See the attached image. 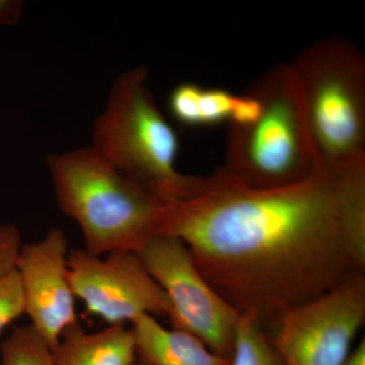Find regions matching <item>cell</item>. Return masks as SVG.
<instances>
[{"label":"cell","instance_id":"obj_1","mask_svg":"<svg viewBox=\"0 0 365 365\" xmlns=\"http://www.w3.org/2000/svg\"><path fill=\"white\" fill-rule=\"evenodd\" d=\"M163 234L240 313L274 319L365 270V163L319 168L257 189L220 168L187 200L169 201Z\"/></svg>","mask_w":365,"mask_h":365},{"label":"cell","instance_id":"obj_2","mask_svg":"<svg viewBox=\"0 0 365 365\" xmlns=\"http://www.w3.org/2000/svg\"><path fill=\"white\" fill-rule=\"evenodd\" d=\"M58 207L93 256L134 252L163 234L169 201L125 176L91 146L46 158Z\"/></svg>","mask_w":365,"mask_h":365},{"label":"cell","instance_id":"obj_3","mask_svg":"<svg viewBox=\"0 0 365 365\" xmlns=\"http://www.w3.org/2000/svg\"><path fill=\"white\" fill-rule=\"evenodd\" d=\"M90 146L125 176L168 201L192 198L205 182V177L177 170L179 138L158 109L144 66L117 78L93 124Z\"/></svg>","mask_w":365,"mask_h":365},{"label":"cell","instance_id":"obj_4","mask_svg":"<svg viewBox=\"0 0 365 365\" xmlns=\"http://www.w3.org/2000/svg\"><path fill=\"white\" fill-rule=\"evenodd\" d=\"M297 78L319 168L365 163V58L350 41L330 37L289 63Z\"/></svg>","mask_w":365,"mask_h":365},{"label":"cell","instance_id":"obj_5","mask_svg":"<svg viewBox=\"0 0 365 365\" xmlns=\"http://www.w3.org/2000/svg\"><path fill=\"white\" fill-rule=\"evenodd\" d=\"M262 103L253 124L230 126L222 167L251 188L288 186L319 169L299 86L290 64L269 69L250 86Z\"/></svg>","mask_w":365,"mask_h":365},{"label":"cell","instance_id":"obj_6","mask_svg":"<svg viewBox=\"0 0 365 365\" xmlns=\"http://www.w3.org/2000/svg\"><path fill=\"white\" fill-rule=\"evenodd\" d=\"M136 254L169 297L172 328L195 336L215 354L232 356L241 313L206 280L186 245L174 235L160 234Z\"/></svg>","mask_w":365,"mask_h":365},{"label":"cell","instance_id":"obj_7","mask_svg":"<svg viewBox=\"0 0 365 365\" xmlns=\"http://www.w3.org/2000/svg\"><path fill=\"white\" fill-rule=\"evenodd\" d=\"M272 340L287 365H342L365 322V275L352 273L321 297L275 319Z\"/></svg>","mask_w":365,"mask_h":365},{"label":"cell","instance_id":"obj_8","mask_svg":"<svg viewBox=\"0 0 365 365\" xmlns=\"http://www.w3.org/2000/svg\"><path fill=\"white\" fill-rule=\"evenodd\" d=\"M67 267L74 297L85 302L86 313L109 325L133 324L144 314L170 317L169 297L134 252H112L102 259L72 250Z\"/></svg>","mask_w":365,"mask_h":365},{"label":"cell","instance_id":"obj_9","mask_svg":"<svg viewBox=\"0 0 365 365\" xmlns=\"http://www.w3.org/2000/svg\"><path fill=\"white\" fill-rule=\"evenodd\" d=\"M68 255L66 232L54 227L39 241L23 245L16 264L24 314L51 350L64 331L78 322L67 274Z\"/></svg>","mask_w":365,"mask_h":365},{"label":"cell","instance_id":"obj_10","mask_svg":"<svg viewBox=\"0 0 365 365\" xmlns=\"http://www.w3.org/2000/svg\"><path fill=\"white\" fill-rule=\"evenodd\" d=\"M51 351L56 365H134L137 361L135 338L125 325L88 333L76 322Z\"/></svg>","mask_w":365,"mask_h":365},{"label":"cell","instance_id":"obj_11","mask_svg":"<svg viewBox=\"0 0 365 365\" xmlns=\"http://www.w3.org/2000/svg\"><path fill=\"white\" fill-rule=\"evenodd\" d=\"M137 356L150 365H230V357L215 354L195 336L167 329L144 314L132 324Z\"/></svg>","mask_w":365,"mask_h":365},{"label":"cell","instance_id":"obj_12","mask_svg":"<svg viewBox=\"0 0 365 365\" xmlns=\"http://www.w3.org/2000/svg\"><path fill=\"white\" fill-rule=\"evenodd\" d=\"M230 365H287L257 314L241 313Z\"/></svg>","mask_w":365,"mask_h":365},{"label":"cell","instance_id":"obj_13","mask_svg":"<svg viewBox=\"0 0 365 365\" xmlns=\"http://www.w3.org/2000/svg\"><path fill=\"white\" fill-rule=\"evenodd\" d=\"M0 365H56L49 346L31 325L14 327L0 347Z\"/></svg>","mask_w":365,"mask_h":365},{"label":"cell","instance_id":"obj_14","mask_svg":"<svg viewBox=\"0 0 365 365\" xmlns=\"http://www.w3.org/2000/svg\"><path fill=\"white\" fill-rule=\"evenodd\" d=\"M202 90V86L194 83H182L173 88L168 100V107L177 123L189 128L200 127Z\"/></svg>","mask_w":365,"mask_h":365},{"label":"cell","instance_id":"obj_15","mask_svg":"<svg viewBox=\"0 0 365 365\" xmlns=\"http://www.w3.org/2000/svg\"><path fill=\"white\" fill-rule=\"evenodd\" d=\"M235 95L223 88H204L200 98V127L228 121Z\"/></svg>","mask_w":365,"mask_h":365},{"label":"cell","instance_id":"obj_16","mask_svg":"<svg viewBox=\"0 0 365 365\" xmlns=\"http://www.w3.org/2000/svg\"><path fill=\"white\" fill-rule=\"evenodd\" d=\"M24 314L20 278L16 270L0 277V333Z\"/></svg>","mask_w":365,"mask_h":365},{"label":"cell","instance_id":"obj_17","mask_svg":"<svg viewBox=\"0 0 365 365\" xmlns=\"http://www.w3.org/2000/svg\"><path fill=\"white\" fill-rule=\"evenodd\" d=\"M21 246L19 228L9 223H0V277L16 270Z\"/></svg>","mask_w":365,"mask_h":365},{"label":"cell","instance_id":"obj_18","mask_svg":"<svg viewBox=\"0 0 365 365\" xmlns=\"http://www.w3.org/2000/svg\"><path fill=\"white\" fill-rule=\"evenodd\" d=\"M262 112L260 98L251 91L241 96H235L228 121L232 127H247L253 124Z\"/></svg>","mask_w":365,"mask_h":365},{"label":"cell","instance_id":"obj_19","mask_svg":"<svg viewBox=\"0 0 365 365\" xmlns=\"http://www.w3.org/2000/svg\"><path fill=\"white\" fill-rule=\"evenodd\" d=\"M24 2L19 0H0V26H14L20 21Z\"/></svg>","mask_w":365,"mask_h":365},{"label":"cell","instance_id":"obj_20","mask_svg":"<svg viewBox=\"0 0 365 365\" xmlns=\"http://www.w3.org/2000/svg\"><path fill=\"white\" fill-rule=\"evenodd\" d=\"M342 365H365V339H362L359 345L352 350L347 359Z\"/></svg>","mask_w":365,"mask_h":365},{"label":"cell","instance_id":"obj_21","mask_svg":"<svg viewBox=\"0 0 365 365\" xmlns=\"http://www.w3.org/2000/svg\"><path fill=\"white\" fill-rule=\"evenodd\" d=\"M135 365H150L148 364H146L145 361H143V360L141 359H137Z\"/></svg>","mask_w":365,"mask_h":365}]
</instances>
